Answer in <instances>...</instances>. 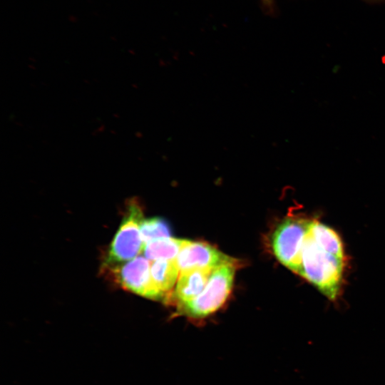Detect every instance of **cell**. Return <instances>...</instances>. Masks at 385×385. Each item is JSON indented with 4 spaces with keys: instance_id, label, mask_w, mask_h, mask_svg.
Wrapping results in <instances>:
<instances>
[{
    "instance_id": "obj_1",
    "label": "cell",
    "mask_w": 385,
    "mask_h": 385,
    "mask_svg": "<svg viewBox=\"0 0 385 385\" xmlns=\"http://www.w3.org/2000/svg\"><path fill=\"white\" fill-rule=\"evenodd\" d=\"M344 271V260L321 249L309 237L301 255L299 274L317 287L332 301L339 292Z\"/></svg>"
},
{
    "instance_id": "obj_2",
    "label": "cell",
    "mask_w": 385,
    "mask_h": 385,
    "mask_svg": "<svg viewBox=\"0 0 385 385\" xmlns=\"http://www.w3.org/2000/svg\"><path fill=\"white\" fill-rule=\"evenodd\" d=\"M236 267V263H227L215 268L202 292L191 301L178 306V312L200 319L217 311L232 291Z\"/></svg>"
},
{
    "instance_id": "obj_3",
    "label": "cell",
    "mask_w": 385,
    "mask_h": 385,
    "mask_svg": "<svg viewBox=\"0 0 385 385\" xmlns=\"http://www.w3.org/2000/svg\"><path fill=\"white\" fill-rule=\"evenodd\" d=\"M143 211L138 202L130 200L119 229L111 242L103 265L123 264L137 257L145 245L140 234Z\"/></svg>"
},
{
    "instance_id": "obj_4",
    "label": "cell",
    "mask_w": 385,
    "mask_h": 385,
    "mask_svg": "<svg viewBox=\"0 0 385 385\" xmlns=\"http://www.w3.org/2000/svg\"><path fill=\"white\" fill-rule=\"evenodd\" d=\"M311 221L304 217H287L279 223L272 236V247L277 259L297 274Z\"/></svg>"
},
{
    "instance_id": "obj_5",
    "label": "cell",
    "mask_w": 385,
    "mask_h": 385,
    "mask_svg": "<svg viewBox=\"0 0 385 385\" xmlns=\"http://www.w3.org/2000/svg\"><path fill=\"white\" fill-rule=\"evenodd\" d=\"M151 262L138 256L124 263L103 266V270L121 288L153 300L166 302L165 297L154 286L150 275Z\"/></svg>"
},
{
    "instance_id": "obj_6",
    "label": "cell",
    "mask_w": 385,
    "mask_h": 385,
    "mask_svg": "<svg viewBox=\"0 0 385 385\" xmlns=\"http://www.w3.org/2000/svg\"><path fill=\"white\" fill-rule=\"evenodd\" d=\"M175 260L180 272L192 269L215 270L227 263H236L235 260L207 243L189 240Z\"/></svg>"
},
{
    "instance_id": "obj_7",
    "label": "cell",
    "mask_w": 385,
    "mask_h": 385,
    "mask_svg": "<svg viewBox=\"0 0 385 385\" xmlns=\"http://www.w3.org/2000/svg\"><path fill=\"white\" fill-rule=\"evenodd\" d=\"M213 270L210 268L192 269L180 272L173 294V299L178 302V306L191 301L200 294Z\"/></svg>"
},
{
    "instance_id": "obj_8",
    "label": "cell",
    "mask_w": 385,
    "mask_h": 385,
    "mask_svg": "<svg viewBox=\"0 0 385 385\" xmlns=\"http://www.w3.org/2000/svg\"><path fill=\"white\" fill-rule=\"evenodd\" d=\"M179 267L176 260H158L151 262V279L156 289L169 301L168 293L177 281Z\"/></svg>"
},
{
    "instance_id": "obj_9",
    "label": "cell",
    "mask_w": 385,
    "mask_h": 385,
    "mask_svg": "<svg viewBox=\"0 0 385 385\" xmlns=\"http://www.w3.org/2000/svg\"><path fill=\"white\" fill-rule=\"evenodd\" d=\"M309 236L321 249L344 260V252L342 240L332 228L317 220H312Z\"/></svg>"
},
{
    "instance_id": "obj_10",
    "label": "cell",
    "mask_w": 385,
    "mask_h": 385,
    "mask_svg": "<svg viewBox=\"0 0 385 385\" xmlns=\"http://www.w3.org/2000/svg\"><path fill=\"white\" fill-rule=\"evenodd\" d=\"M188 241L170 237L158 239L146 243L143 253L150 260H175Z\"/></svg>"
},
{
    "instance_id": "obj_11",
    "label": "cell",
    "mask_w": 385,
    "mask_h": 385,
    "mask_svg": "<svg viewBox=\"0 0 385 385\" xmlns=\"http://www.w3.org/2000/svg\"><path fill=\"white\" fill-rule=\"evenodd\" d=\"M140 234L145 245L151 241L169 237L170 229L167 222L160 217L145 219L140 225Z\"/></svg>"
},
{
    "instance_id": "obj_12",
    "label": "cell",
    "mask_w": 385,
    "mask_h": 385,
    "mask_svg": "<svg viewBox=\"0 0 385 385\" xmlns=\"http://www.w3.org/2000/svg\"><path fill=\"white\" fill-rule=\"evenodd\" d=\"M262 4L268 9H272L273 0H261Z\"/></svg>"
}]
</instances>
